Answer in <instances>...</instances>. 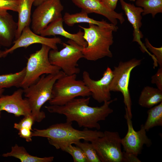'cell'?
Instances as JSON below:
<instances>
[{"instance_id":"18","label":"cell","mask_w":162,"mask_h":162,"mask_svg":"<svg viewBox=\"0 0 162 162\" xmlns=\"http://www.w3.org/2000/svg\"><path fill=\"white\" fill-rule=\"evenodd\" d=\"M17 22L8 11L0 12V46L10 47L15 39Z\"/></svg>"},{"instance_id":"26","label":"cell","mask_w":162,"mask_h":162,"mask_svg":"<svg viewBox=\"0 0 162 162\" xmlns=\"http://www.w3.org/2000/svg\"><path fill=\"white\" fill-rule=\"evenodd\" d=\"M82 151L87 159V162H101L93 145L91 142L80 141L74 144Z\"/></svg>"},{"instance_id":"5","label":"cell","mask_w":162,"mask_h":162,"mask_svg":"<svg viewBox=\"0 0 162 162\" xmlns=\"http://www.w3.org/2000/svg\"><path fill=\"white\" fill-rule=\"evenodd\" d=\"M91 95L89 89L82 80H76V74H65L55 83L50 105L62 106L78 96Z\"/></svg>"},{"instance_id":"31","label":"cell","mask_w":162,"mask_h":162,"mask_svg":"<svg viewBox=\"0 0 162 162\" xmlns=\"http://www.w3.org/2000/svg\"><path fill=\"white\" fill-rule=\"evenodd\" d=\"M151 82L155 84L157 88L162 91V67H160L156 73L152 77Z\"/></svg>"},{"instance_id":"13","label":"cell","mask_w":162,"mask_h":162,"mask_svg":"<svg viewBox=\"0 0 162 162\" xmlns=\"http://www.w3.org/2000/svg\"><path fill=\"white\" fill-rule=\"evenodd\" d=\"M62 43V40L59 38L55 36L48 38L41 36L34 33L28 26L25 28L19 37L14 40L13 45L4 50V53L7 56L18 48H26L36 44L45 45L50 47L51 49L58 50L57 44Z\"/></svg>"},{"instance_id":"11","label":"cell","mask_w":162,"mask_h":162,"mask_svg":"<svg viewBox=\"0 0 162 162\" xmlns=\"http://www.w3.org/2000/svg\"><path fill=\"white\" fill-rule=\"evenodd\" d=\"M124 118L127 121L128 131L124 137L121 139L122 145L124 151L138 156L141 153L144 145L147 147L151 146L152 140L147 136L146 131L143 124L141 125L139 130L136 131L134 130L131 119L126 111Z\"/></svg>"},{"instance_id":"24","label":"cell","mask_w":162,"mask_h":162,"mask_svg":"<svg viewBox=\"0 0 162 162\" xmlns=\"http://www.w3.org/2000/svg\"><path fill=\"white\" fill-rule=\"evenodd\" d=\"M147 113V118L143 124L146 131L155 127L162 126V102L149 108Z\"/></svg>"},{"instance_id":"3","label":"cell","mask_w":162,"mask_h":162,"mask_svg":"<svg viewBox=\"0 0 162 162\" xmlns=\"http://www.w3.org/2000/svg\"><path fill=\"white\" fill-rule=\"evenodd\" d=\"M78 26L83 30V38L87 43V46L82 49L84 58L96 61L105 57H112L110 47L113 43V29L92 24H89L88 27Z\"/></svg>"},{"instance_id":"38","label":"cell","mask_w":162,"mask_h":162,"mask_svg":"<svg viewBox=\"0 0 162 162\" xmlns=\"http://www.w3.org/2000/svg\"><path fill=\"white\" fill-rule=\"evenodd\" d=\"M130 1H133V2H135L136 0H130Z\"/></svg>"},{"instance_id":"21","label":"cell","mask_w":162,"mask_h":162,"mask_svg":"<svg viewBox=\"0 0 162 162\" xmlns=\"http://www.w3.org/2000/svg\"><path fill=\"white\" fill-rule=\"evenodd\" d=\"M2 156L13 157L19 159L21 162H51L54 159L53 156L40 158L31 155L24 147L17 144L11 147L10 152L3 154Z\"/></svg>"},{"instance_id":"36","label":"cell","mask_w":162,"mask_h":162,"mask_svg":"<svg viewBox=\"0 0 162 162\" xmlns=\"http://www.w3.org/2000/svg\"><path fill=\"white\" fill-rule=\"evenodd\" d=\"M6 56L4 53V51L0 50V59L2 58L5 57Z\"/></svg>"},{"instance_id":"27","label":"cell","mask_w":162,"mask_h":162,"mask_svg":"<svg viewBox=\"0 0 162 162\" xmlns=\"http://www.w3.org/2000/svg\"><path fill=\"white\" fill-rule=\"evenodd\" d=\"M61 150L70 154L74 162H87L86 157L82 150L76 146L68 145L63 148Z\"/></svg>"},{"instance_id":"16","label":"cell","mask_w":162,"mask_h":162,"mask_svg":"<svg viewBox=\"0 0 162 162\" xmlns=\"http://www.w3.org/2000/svg\"><path fill=\"white\" fill-rule=\"evenodd\" d=\"M120 1L122 9L134 28L132 41L137 42L140 46L142 51L143 52H146L153 60H155L156 59L155 56L148 51L141 40L143 36L140 30L142 26L141 14L143 12V9L141 7H136L134 4L127 3L124 0H120Z\"/></svg>"},{"instance_id":"15","label":"cell","mask_w":162,"mask_h":162,"mask_svg":"<svg viewBox=\"0 0 162 162\" xmlns=\"http://www.w3.org/2000/svg\"><path fill=\"white\" fill-rule=\"evenodd\" d=\"M77 6L88 14L94 13L101 15L107 18L111 23L116 26L118 20L121 24L125 21L123 14L118 13L106 6L99 0H72Z\"/></svg>"},{"instance_id":"32","label":"cell","mask_w":162,"mask_h":162,"mask_svg":"<svg viewBox=\"0 0 162 162\" xmlns=\"http://www.w3.org/2000/svg\"><path fill=\"white\" fill-rule=\"evenodd\" d=\"M18 130V134L20 137L25 139L27 142H31L32 141V131L33 130L26 128H21Z\"/></svg>"},{"instance_id":"34","label":"cell","mask_w":162,"mask_h":162,"mask_svg":"<svg viewBox=\"0 0 162 162\" xmlns=\"http://www.w3.org/2000/svg\"><path fill=\"white\" fill-rule=\"evenodd\" d=\"M102 1L110 9L114 10L116 8L118 0H103Z\"/></svg>"},{"instance_id":"22","label":"cell","mask_w":162,"mask_h":162,"mask_svg":"<svg viewBox=\"0 0 162 162\" xmlns=\"http://www.w3.org/2000/svg\"><path fill=\"white\" fill-rule=\"evenodd\" d=\"M162 102V91L149 86L144 87L138 100L141 106L150 108Z\"/></svg>"},{"instance_id":"9","label":"cell","mask_w":162,"mask_h":162,"mask_svg":"<svg viewBox=\"0 0 162 162\" xmlns=\"http://www.w3.org/2000/svg\"><path fill=\"white\" fill-rule=\"evenodd\" d=\"M91 142L101 162H122L121 138L117 131L105 130Z\"/></svg>"},{"instance_id":"8","label":"cell","mask_w":162,"mask_h":162,"mask_svg":"<svg viewBox=\"0 0 162 162\" xmlns=\"http://www.w3.org/2000/svg\"><path fill=\"white\" fill-rule=\"evenodd\" d=\"M141 59L133 58L128 61L119 62L117 66L112 70L113 76L110 86V91L120 92L124 97L125 110L132 119V102L129 85L131 72L133 69L139 65Z\"/></svg>"},{"instance_id":"2","label":"cell","mask_w":162,"mask_h":162,"mask_svg":"<svg viewBox=\"0 0 162 162\" xmlns=\"http://www.w3.org/2000/svg\"><path fill=\"white\" fill-rule=\"evenodd\" d=\"M72 124L66 122L52 124L45 129L35 128L33 130L32 136L46 138L50 145L56 149L61 150L64 147L75 144L81 140L91 142L104 135V132L98 130L75 129Z\"/></svg>"},{"instance_id":"37","label":"cell","mask_w":162,"mask_h":162,"mask_svg":"<svg viewBox=\"0 0 162 162\" xmlns=\"http://www.w3.org/2000/svg\"><path fill=\"white\" fill-rule=\"evenodd\" d=\"M4 89H0V97L2 95V94L4 92ZM1 118V116H0V119Z\"/></svg>"},{"instance_id":"20","label":"cell","mask_w":162,"mask_h":162,"mask_svg":"<svg viewBox=\"0 0 162 162\" xmlns=\"http://www.w3.org/2000/svg\"><path fill=\"white\" fill-rule=\"evenodd\" d=\"M33 4V0H18L17 12L18 17L15 40L19 37L25 28L29 26L31 22V10Z\"/></svg>"},{"instance_id":"23","label":"cell","mask_w":162,"mask_h":162,"mask_svg":"<svg viewBox=\"0 0 162 162\" xmlns=\"http://www.w3.org/2000/svg\"><path fill=\"white\" fill-rule=\"evenodd\" d=\"M26 73L25 67L20 71L14 73L0 75V89L12 87H20Z\"/></svg>"},{"instance_id":"4","label":"cell","mask_w":162,"mask_h":162,"mask_svg":"<svg viewBox=\"0 0 162 162\" xmlns=\"http://www.w3.org/2000/svg\"><path fill=\"white\" fill-rule=\"evenodd\" d=\"M64 74L62 71L60 70L56 74H43L35 83L23 89L24 95L29 102L32 116L35 122H40L45 118V113L41 111V107L51 100L55 83Z\"/></svg>"},{"instance_id":"7","label":"cell","mask_w":162,"mask_h":162,"mask_svg":"<svg viewBox=\"0 0 162 162\" xmlns=\"http://www.w3.org/2000/svg\"><path fill=\"white\" fill-rule=\"evenodd\" d=\"M63 48L58 51L51 49L49 53L50 63L60 68L67 75L77 74L80 71L78 61L84 58L83 47L74 41L69 40L67 43L62 42Z\"/></svg>"},{"instance_id":"30","label":"cell","mask_w":162,"mask_h":162,"mask_svg":"<svg viewBox=\"0 0 162 162\" xmlns=\"http://www.w3.org/2000/svg\"><path fill=\"white\" fill-rule=\"evenodd\" d=\"M18 0H0V12L10 10L17 11Z\"/></svg>"},{"instance_id":"17","label":"cell","mask_w":162,"mask_h":162,"mask_svg":"<svg viewBox=\"0 0 162 162\" xmlns=\"http://www.w3.org/2000/svg\"><path fill=\"white\" fill-rule=\"evenodd\" d=\"M62 17L58 18L50 23L41 32L40 35L43 37L59 35L72 40L83 48L87 43L83 38V32L80 29L76 33H70L65 30L63 27Z\"/></svg>"},{"instance_id":"25","label":"cell","mask_w":162,"mask_h":162,"mask_svg":"<svg viewBox=\"0 0 162 162\" xmlns=\"http://www.w3.org/2000/svg\"><path fill=\"white\" fill-rule=\"evenodd\" d=\"M137 7L143 8L142 16L151 14L153 17L162 13V0H136Z\"/></svg>"},{"instance_id":"39","label":"cell","mask_w":162,"mask_h":162,"mask_svg":"<svg viewBox=\"0 0 162 162\" xmlns=\"http://www.w3.org/2000/svg\"><path fill=\"white\" fill-rule=\"evenodd\" d=\"M100 0L101 1H102L103 0Z\"/></svg>"},{"instance_id":"35","label":"cell","mask_w":162,"mask_h":162,"mask_svg":"<svg viewBox=\"0 0 162 162\" xmlns=\"http://www.w3.org/2000/svg\"><path fill=\"white\" fill-rule=\"evenodd\" d=\"M33 4L35 6L37 7L44 2L48 0H33Z\"/></svg>"},{"instance_id":"29","label":"cell","mask_w":162,"mask_h":162,"mask_svg":"<svg viewBox=\"0 0 162 162\" xmlns=\"http://www.w3.org/2000/svg\"><path fill=\"white\" fill-rule=\"evenodd\" d=\"M34 122L32 115L25 116L19 123L14 124V128L18 130L21 128H26L33 130L32 127Z\"/></svg>"},{"instance_id":"19","label":"cell","mask_w":162,"mask_h":162,"mask_svg":"<svg viewBox=\"0 0 162 162\" xmlns=\"http://www.w3.org/2000/svg\"><path fill=\"white\" fill-rule=\"evenodd\" d=\"M88 14L82 10L80 12L73 14L66 12L62 18L65 23L70 26H73L77 23H85L111 28L113 29L114 32L117 31L118 27L116 26L109 23L104 20L98 21L94 20L89 17Z\"/></svg>"},{"instance_id":"1","label":"cell","mask_w":162,"mask_h":162,"mask_svg":"<svg viewBox=\"0 0 162 162\" xmlns=\"http://www.w3.org/2000/svg\"><path fill=\"white\" fill-rule=\"evenodd\" d=\"M90 97L75 98L64 105H50L45 106L50 113L64 115L66 122H77L79 127L87 128H95L99 130L100 126L98 122L106 120L113 112L110 104L116 100V98L104 102L99 107L88 105Z\"/></svg>"},{"instance_id":"14","label":"cell","mask_w":162,"mask_h":162,"mask_svg":"<svg viewBox=\"0 0 162 162\" xmlns=\"http://www.w3.org/2000/svg\"><path fill=\"white\" fill-rule=\"evenodd\" d=\"M23 89L19 88L10 95H2L0 97V116L3 111L16 117L32 115L29 104L26 98H23Z\"/></svg>"},{"instance_id":"10","label":"cell","mask_w":162,"mask_h":162,"mask_svg":"<svg viewBox=\"0 0 162 162\" xmlns=\"http://www.w3.org/2000/svg\"><path fill=\"white\" fill-rule=\"evenodd\" d=\"M63 6L60 0H48L37 7L31 19V29L40 34L50 23L62 17Z\"/></svg>"},{"instance_id":"12","label":"cell","mask_w":162,"mask_h":162,"mask_svg":"<svg viewBox=\"0 0 162 162\" xmlns=\"http://www.w3.org/2000/svg\"><path fill=\"white\" fill-rule=\"evenodd\" d=\"M113 76L112 70L108 67L102 77L97 80L91 78L86 71L82 73V81L91 93L93 98L99 103L111 100L110 86Z\"/></svg>"},{"instance_id":"28","label":"cell","mask_w":162,"mask_h":162,"mask_svg":"<svg viewBox=\"0 0 162 162\" xmlns=\"http://www.w3.org/2000/svg\"><path fill=\"white\" fill-rule=\"evenodd\" d=\"M145 46L153 54L157 61L160 67H162V47L157 48L153 46L147 38L145 39Z\"/></svg>"},{"instance_id":"33","label":"cell","mask_w":162,"mask_h":162,"mask_svg":"<svg viewBox=\"0 0 162 162\" xmlns=\"http://www.w3.org/2000/svg\"><path fill=\"white\" fill-rule=\"evenodd\" d=\"M137 156L130 153L123 152L122 162H141Z\"/></svg>"},{"instance_id":"6","label":"cell","mask_w":162,"mask_h":162,"mask_svg":"<svg viewBox=\"0 0 162 162\" xmlns=\"http://www.w3.org/2000/svg\"><path fill=\"white\" fill-rule=\"evenodd\" d=\"M51 49L48 46L41 45L40 49L29 55L21 88L24 89L35 83L43 74H56L60 70V68L50 62L49 53Z\"/></svg>"}]
</instances>
